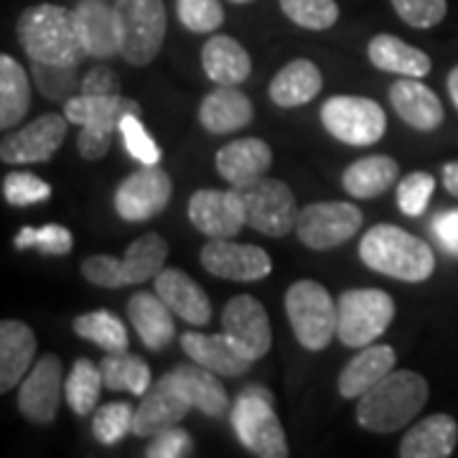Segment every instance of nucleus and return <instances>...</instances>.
<instances>
[{"label": "nucleus", "mask_w": 458, "mask_h": 458, "mask_svg": "<svg viewBox=\"0 0 458 458\" xmlns=\"http://www.w3.org/2000/svg\"><path fill=\"white\" fill-rule=\"evenodd\" d=\"M18 41L31 62L80 66L87 59L74 11L56 3H38L18 18Z\"/></svg>", "instance_id": "obj_1"}, {"label": "nucleus", "mask_w": 458, "mask_h": 458, "mask_svg": "<svg viewBox=\"0 0 458 458\" xmlns=\"http://www.w3.org/2000/svg\"><path fill=\"white\" fill-rule=\"evenodd\" d=\"M428 403L426 377L393 369L357 403V423L369 433H394L408 428Z\"/></svg>", "instance_id": "obj_2"}, {"label": "nucleus", "mask_w": 458, "mask_h": 458, "mask_svg": "<svg viewBox=\"0 0 458 458\" xmlns=\"http://www.w3.org/2000/svg\"><path fill=\"white\" fill-rule=\"evenodd\" d=\"M361 262L387 278L403 283H423L436 270L433 250L397 225H377L360 242Z\"/></svg>", "instance_id": "obj_3"}, {"label": "nucleus", "mask_w": 458, "mask_h": 458, "mask_svg": "<svg viewBox=\"0 0 458 458\" xmlns=\"http://www.w3.org/2000/svg\"><path fill=\"white\" fill-rule=\"evenodd\" d=\"M276 397L262 385H247L232 408V426L240 443L260 458L288 456V438L276 415Z\"/></svg>", "instance_id": "obj_4"}, {"label": "nucleus", "mask_w": 458, "mask_h": 458, "mask_svg": "<svg viewBox=\"0 0 458 458\" xmlns=\"http://www.w3.org/2000/svg\"><path fill=\"white\" fill-rule=\"evenodd\" d=\"M165 258H168V242L158 232H148L125 250L123 260L113 255H92L82 262V273L87 283L99 288L138 285L146 280H156V276L164 270Z\"/></svg>", "instance_id": "obj_5"}, {"label": "nucleus", "mask_w": 458, "mask_h": 458, "mask_svg": "<svg viewBox=\"0 0 458 458\" xmlns=\"http://www.w3.org/2000/svg\"><path fill=\"white\" fill-rule=\"evenodd\" d=\"M120 56L132 66L150 64L165 41L164 0H114Z\"/></svg>", "instance_id": "obj_6"}, {"label": "nucleus", "mask_w": 458, "mask_h": 458, "mask_svg": "<svg viewBox=\"0 0 458 458\" xmlns=\"http://www.w3.org/2000/svg\"><path fill=\"white\" fill-rule=\"evenodd\" d=\"M285 313L298 344L309 352H324L336 336V301L316 280H298L288 288Z\"/></svg>", "instance_id": "obj_7"}, {"label": "nucleus", "mask_w": 458, "mask_h": 458, "mask_svg": "<svg viewBox=\"0 0 458 458\" xmlns=\"http://www.w3.org/2000/svg\"><path fill=\"white\" fill-rule=\"evenodd\" d=\"M394 318L393 295L379 288L344 291L336 301V336L344 346L375 344Z\"/></svg>", "instance_id": "obj_8"}, {"label": "nucleus", "mask_w": 458, "mask_h": 458, "mask_svg": "<svg viewBox=\"0 0 458 458\" xmlns=\"http://www.w3.org/2000/svg\"><path fill=\"white\" fill-rule=\"evenodd\" d=\"M321 123L346 146H372L387 131V114L375 99L357 95L328 98L321 105Z\"/></svg>", "instance_id": "obj_9"}, {"label": "nucleus", "mask_w": 458, "mask_h": 458, "mask_svg": "<svg viewBox=\"0 0 458 458\" xmlns=\"http://www.w3.org/2000/svg\"><path fill=\"white\" fill-rule=\"evenodd\" d=\"M364 214L352 201H318L298 212L295 234L311 250H334L360 232Z\"/></svg>", "instance_id": "obj_10"}, {"label": "nucleus", "mask_w": 458, "mask_h": 458, "mask_svg": "<svg viewBox=\"0 0 458 458\" xmlns=\"http://www.w3.org/2000/svg\"><path fill=\"white\" fill-rule=\"evenodd\" d=\"M245 204L247 225L265 237H285L298 222L295 197L291 186L280 179H258L240 189Z\"/></svg>", "instance_id": "obj_11"}, {"label": "nucleus", "mask_w": 458, "mask_h": 458, "mask_svg": "<svg viewBox=\"0 0 458 458\" xmlns=\"http://www.w3.org/2000/svg\"><path fill=\"white\" fill-rule=\"evenodd\" d=\"M174 194L171 176L161 165L132 171L114 191V212L125 222H148L164 212Z\"/></svg>", "instance_id": "obj_12"}, {"label": "nucleus", "mask_w": 458, "mask_h": 458, "mask_svg": "<svg viewBox=\"0 0 458 458\" xmlns=\"http://www.w3.org/2000/svg\"><path fill=\"white\" fill-rule=\"evenodd\" d=\"M64 397V367L56 354H44L18 385V410L36 426L54 423Z\"/></svg>", "instance_id": "obj_13"}, {"label": "nucleus", "mask_w": 458, "mask_h": 458, "mask_svg": "<svg viewBox=\"0 0 458 458\" xmlns=\"http://www.w3.org/2000/svg\"><path fill=\"white\" fill-rule=\"evenodd\" d=\"M189 222L209 240H234L247 225L240 189H199L189 199Z\"/></svg>", "instance_id": "obj_14"}, {"label": "nucleus", "mask_w": 458, "mask_h": 458, "mask_svg": "<svg viewBox=\"0 0 458 458\" xmlns=\"http://www.w3.org/2000/svg\"><path fill=\"white\" fill-rule=\"evenodd\" d=\"M69 131L66 114H41L0 143L3 164H44L62 148Z\"/></svg>", "instance_id": "obj_15"}, {"label": "nucleus", "mask_w": 458, "mask_h": 458, "mask_svg": "<svg viewBox=\"0 0 458 458\" xmlns=\"http://www.w3.org/2000/svg\"><path fill=\"white\" fill-rule=\"evenodd\" d=\"M222 331L252 361L262 360L273 346L267 311L255 295H234L222 313Z\"/></svg>", "instance_id": "obj_16"}, {"label": "nucleus", "mask_w": 458, "mask_h": 458, "mask_svg": "<svg viewBox=\"0 0 458 458\" xmlns=\"http://www.w3.org/2000/svg\"><path fill=\"white\" fill-rule=\"evenodd\" d=\"M199 258L207 273L237 283H255L267 278L273 270V260L262 247L234 240H209V245L201 247Z\"/></svg>", "instance_id": "obj_17"}, {"label": "nucleus", "mask_w": 458, "mask_h": 458, "mask_svg": "<svg viewBox=\"0 0 458 458\" xmlns=\"http://www.w3.org/2000/svg\"><path fill=\"white\" fill-rule=\"evenodd\" d=\"M194 408L189 397L183 394L179 382L171 372H165L158 382L150 385V390L143 394L140 405L135 408V423H132V436L138 438H153L158 430L171 426H179L181 420Z\"/></svg>", "instance_id": "obj_18"}, {"label": "nucleus", "mask_w": 458, "mask_h": 458, "mask_svg": "<svg viewBox=\"0 0 458 458\" xmlns=\"http://www.w3.org/2000/svg\"><path fill=\"white\" fill-rule=\"evenodd\" d=\"M156 293L165 301V306L191 327H207L212 318V303L204 288L191 276L179 267H164L156 276Z\"/></svg>", "instance_id": "obj_19"}, {"label": "nucleus", "mask_w": 458, "mask_h": 458, "mask_svg": "<svg viewBox=\"0 0 458 458\" xmlns=\"http://www.w3.org/2000/svg\"><path fill=\"white\" fill-rule=\"evenodd\" d=\"M273 165V150L262 138H240L216 150V171L234 189L255 183Z\"/></svg>", "instance_id": "obj_20"}, {"label": "nucleus", "mask_w": 458, "mask_h": 458, "mask_svg": "<svg viewBox=\"0 0 458 458\" xmlns=\"http://www.w3.org/2000/svg\"><path fill=\"white\" fill-rule=\"evenodd\" d=\"M181 349L201 367L212 369L219 377H240L255 364L247 354H242L227 334H199L186 331L181 336Z\"/></svg>", "instance_id": "obj_21"}, {"label": "nucleus", "mask_w": 458, "mask_h": 458, "mask_svg": "<svg viewBox=\"0 0 458 458\" xmlns=\"http://www.w3.org/2000/svg\"><path fill=\"white\" fill-rule=\"evenodd\" d=\"M397 364V354L390 344H367L357 352V357L344 367L339 375V393L346 400H360L369 393L377 382H382Z\"/></svg>", "instance_id": "obj_22"}, {"label": "nucleus", "mask_w": 458, "mask_h": 458, "mask_svg": "<svg viewBox=\"0 0 458 458\" xmlns=\"http://www.w3.org/2000/svg\"><path fill=\"white\" fill-rule=\"evenodd\" d=\"M36 357V334L29 324L5 318L0 324V393H8L29 375Z\"/></svg>", "instance_id": "obj_23"}, {"label": "nucleus", "mask_w": 458, "mask_h": 458, "mask_svg": "<svg viewBox=\"0 0 458 458\" xmlns=\"http://www.w3.org/2000/svg\"><path fill=\"white\" fill-rule=\"evenodd\" d=\"M252 102L242 89L229 87V84H216V89L209 92L199 105V123L204 131L214 135H227V132L242 131L252 123Z\"/></svg>", "instance_id": "obj_24"}, {"label": "nucleus", "mask_w": 458, "mask_h": 458, "mask_svg": "<svg viewBox=\"0 0 458 458\" xmlns=\"http://www.w3.org/2000/svg\"><path fill=\"white\" fill-rule=\"evenodd\" d=\"M74 21H77L87 56L110 59L114 54H120L114 8H110L105 0H80L74 8Z\"/></svg>", "instance_id": "obj_25"}, {"label": "nucleus", "mask_w": 458, "mask_h": 458, "mask_svg": "<svg viewBox=\"0 0 458 458\" xmlns=\"http://www.w3.org/2000/svg\"><path fill=\"white\" fill-rule=\"evenodd\" d=\"M390 102L400 120L415 131L430 132L443 123V105L438 95L415 77H403L400 82H394L390 87Z\"/></svg>", "instance_id": "obj_26"}, {"label": "nucleus", "mask_w": 458, "mask_h": 458, "mask_svg": "<svg viewBox=\"0 0 458 458\" xmlns=\"http://www.w3.org/2000/svg\"><path fill=\"white\" fill-rule=\"evenodd\" d=\"M128 318L132 328L138 331L140 342L153 352L165 349L176 336L174 311L165 306V301L158 293H148V291L132 293L128 301Z\"/></svg>", "instance_id": "obj_27"}, {"label": "nucleus", "mask_w": 458, "mask_h": 458, "mask_svg": "<svg viewBox=\"0 0 458 458\" xmlns=\"http://www.w3.org/2000/svg\"><path fill=\"white\" fill-rule=\"evenodd\" d=\"M458 443V423L445 415L436 412L423 418L418 426H412L400 441L403 458H445L454 454Z\"/></svg>", "instance_id": "obj_28"}, {"label": "nucleus", "mask_w": 458, "mask_h": 458, "mask_svg": "<svg viewBox=\"0 0 458 458\" xmlns=\"http://www.w3.org/2000/svg\"><path fill=\"white\" fill-rule=\"evenodd\" d=\"M64 114L74 125H99L120 132V120L125 114H143V107L123 95H77L66 99Z\"/></svg>", "instance_id": "obj_29"}, {"label": "nucleus", "mask_w": 458, "mask_h": 458, "mask_svg": "<svg viewBox=\"0 0 458 458\" xmlns=\"http://www.w3.org/2000/svg\"><path fill=\"white\" fill-rule=\"evenodd\" d=\"M367 54H369V62L377 69L397 74V77L423 80L433 69V62H430L426 51H420L418 47H410L408 41L397 38L393 33H377L375 38L369 41Z\"/></svg>", "instance_id": "obj_30"}, {"label": "nucleus", "mask_w": 458, "mask_h": 458, "mask_svg": "<svg viewBox=\"0 0 458 458\" xmlns=\"http://www.w3.org/2000/svg\"><path fill=\"white\" fill-rule=\"evenodd\" d=\"M201 66L212 82L229 84V87L242 84L252 72V62H250V54L245 51V47L240 41H234L232 36H225V33H214L212 38L204 44Z\"/></svg>", "instance_id": "obj_31"}, {"label": "nucleus", "mask_w": 458, "mask_h": 458, "mask_svg": "<svg viewBox=\"0 0 458 458\" xmlns=\"http://www.w3.org/2000/svg\"><path fill=\"white\" fill-rule=\"evenodd\" d=\"M324 87L321 69L311 59H293L270 82V99L278 107H301L318 98Z\"/></svg>", "instance_id": "obj_32"}, {"label": "nucleus", "mask_w": 458, "mask_h": 458, "mask_svg": "<svg viewBox=\"0 0 458 458\" xmlns=\"http://www.w3.org/2000/svg\"><path fill=\"white\" fill-rule=\"evenodd\" d=\"M174 379L179 382L183 394L189 397V403L197 410H201L209 418L225 415L229 408V394L225 385L219 382V375L201 367V364H179L176 369H171Z\"/></svg>", "instance_id": "obj_33"}, {"label": "nucleus", "mask_w": 458, "mask_h": 458, "mask_svg": "<svg viewBox=\"0 0 458 458\" xmlns=\"http://www.w3.org/2000/svg\"><path fill=\"white\" fill-rule=\"evenodd\" d=\"M400 165L390 156H367L344 171L342 186L349 197L377 199L385 194L393 183H397Z\"/></svg>", "instance_id": "obj_34"}, {"label": "nucleus", "mask_w": 458, "mask_h": 458, "mask_svg": "<svg viewBox=\"0 0 458 458\" xmlns=\"http://www.w3.org/2000/svg\"><path fill=\"white\" fill-rule=\"evenodd\" d=\"M31 107V80L29 72L18 64L13 56H0V128L8 131L23 117Z\"/></svg>", "instance_id": "obj_35"}, {"label": "nucleus", "mask_w": 458, "mask_h": 458, "mask_svg": "<svg viewBox=\"0 0 458 458\" xmlns=\"http://www.w3.org/2000/svg\"><path fill=\"white\" fill-rule=\"evenodd\" d=\"M99 369H102L105 387L113 393L125 390V393L143 397L153 385L150 367L146 364V360L128 354V349L125 352H107V357L99 361Z\"/></svg>", "instance_id": "obj_36"}, {"label": "nucleus", "mask_w": 458, "mask_h": 458, "mask_svg": "<svg viewBox=\"0 0 458 458\" xmlns=\"http://www.w3.org/2000/svg\"><path fill=\"white\" fill-rule=\"evenodd\" d=\"M102 387H105V379H102L99 364H92V360H84V357L77 360L72 364V372L64 382V397L69 408L77 415H89L98 408Z\"/></svg>", "instance_id": "obj_37"}, {"label": "nucleus", "mask_w": 458, "mask_h": 458, "mask_svg": "<svg viewBox=\"0 0 458 458\" xmlns=\"http://www.w3.org/2000/svg\"><path fill=\"white\" fill-rule=\"evenodd\" d=\"M74 331L87 342L98 344L105 352L128 349V328L110 311H89L74 318Z\"/></svg>", "instance_id": "obj_38"}, {"label": "nucleus", "mask_w": 458, "mask_h": 458, "mask_svg": "<svg viewBox=\"0 0 458 458\" xmlns=\"http://www.w3.org/2000/svg\"><path fill=\"white\" fill-rule=\"evenodd\" d=\"M31 77L36 82V89L47 99L54 102H66L74 98V89L80 87L77 77V66H62V64H44V62H33Z\"/></svg>", "instance_id": "obj_39"}, {"label": "nucleus", "mask_w": 458, "mask_h": 458, "mask_svg": "<svg viewBox=\"0 0 458 458\" xmlns=\"http://www.w3.org/2000/svg\"><path fill=\"white\" fill-rule=\"evenodd\" d=\"M280 8L295 26L309 31H327L339 21L336 0H280Z\"/></svg>", "instance_id": "obj_40"}, {"label": "nucleus", "mask_w": 458, "mask_h": 458, "mask_svg": "<svg viewBox=\"0 0 458 458\" xmlns=\"http://www.w3.org/2000/svg\"><path fill=\"white\" fill-rule=\"evenodd\" d=\"M132 423H135V410L128 403H107L95 412L92 418V436L98 438L102 445H113V443L123 441L128 433H132Z\"/></svg>", "instance_id": "obj_41"}, {"label": "nucleus", "mask_w": 458, "mask_h": 458, "mask_svg": "<svg viewBox=\"0 0 458 458\" xmlns=\"http://www.w3.org/2000/svg\"><path fill=\"white\" fill-rule=\"evenodd\" d=\"M120 135H123L125 150L131 153L138 164L158 165V161H161V148L153 140V135L146 131L140 114H125L120 120Z\"/></svg>", "instance_id": "obj_42"}, {"label": "nucleus", "mask_w": 458, "mask_h": 458, "mask_svg": "<svg viewBox=\"0 0 458 458\" xmlns=\"http://www.w3.org/2000/svg\"><path fill=\"white\" fill-rule=\"evenodd\" d=\"M3 199L13 207H31L51 199V186L29 171H11L3 179Z\"/></svg>", "instance_id": "obj_43"}, {"label": "nucleus", "mask_w": 458, "mask_h": 458, "mask_svg": "<svg viewBox=\"0 0 458 458\" xmlns=\"http://www.w3.org/2000/svg\"><path fill=\"white\" fill-rule=\"evenodd\" d=\"M74 245V237L64 225H44V227L33 229L23 227L16 234V247L18 250H29L36 247L41 250L44 255H66Z\"/></svg>", "instance_id": "obj_44"}, {"label": "nucleus", "mask_w": 458, "mask_h": 458, "mask_svg": "<svg viewBox=\"0 0 458 458\" xmlns=\"http://www.w3.org/2000/svg\"><path fill=\"white\" fill-rule=\"evenodd\" d=\"M176 13L194 33H214L225 23V8L219 0H176Z\"/></svg>", "instance_id": "obj_45"}, {"label": "nucleus", "mask_w": 458, "mask_h": 458, "mask_svg": "<svg viewBox=\"0 0 458 458\" xmlns=\"http://www.w3.org/2000/svg\"><path fill=\"white\" fill-rule=\"evenodd\" d=\"M436 191V179L426 171L408 174L397 183V207L408 216H420L428 209V201Z\"/></svg>", "instance_id": "obj_46"}, {"label": "nucleus", "mask_w": 458, "mask_h": 458, "mask_svg": "<svg viewBox=\"0 0 458 458\" xmlns=\"http://www.w3.org/2000/svg\"><path fill=\"white\" fill-rule=\"evenodd\" d=\"M393 8L412 29H433L448 13L445 0H393Z\"/></svg>", "instance_id": "obj_47"}, {"label": "nucleus", "mask_w": 458, "mask_h": 458, "mask_svg": "<svg viewBox=\"0 0 458 458\" xmlns=\"http://www.w3.org/2000/svg\"><path fill=\"white\" fill-rule=\"evenodd\" d=\"M194 451V441L183 428H164L153 436V441L146 448L148 458H181Z\"/></svg>", "instance_id": "obj_48"}, {"label": "nucleus", "mask_w": 458, "mask_h": 458, "mask_svg": "<svg viewBox=\"0 0 458 458\" xmlns=\"http://www.w3.org/2000/svg\"><path fill=\"white\" fill-rule=\"evenodd\" d=\"M113 132L110 128H99V125H82V131L77 135V150L84 161H98L102 158L110 143H113Z\"/></svg>", "instance_id": "obj_49"}, {"label": "nucleus", "mask_w": 458, "mask_h": 458, "mask_svg": "<svg viewBox=\"0 0 458 458\" xmlns=\"http://www.w3.org/2000/svg\"><path fill=\"white\" fill-rule=\"evenodd\" d=\"M80 92L82 95H120V80L110 66L98 64L84 74Z\"/></svg>", "instance_id": "obj_50"}, {"label": "nucleus", "mask_w": 458, "mask_h": 458, "mask_svg": "<svg viewBox=\"0 0 458 458\" xmlns=\"http://www.w3.org/2000/svg\"><path fill=\"white\" fill-rule=\"evenodd\" d=\"M433 232L448 252L458 255V209H448L433 216Z\"/></svg>", "instance_id": "obj_51"}, {"label": "nucleus", "mask_w": 458, "mask_h": 458, "mask_svg": "<svg viewBox=\"0 0 458 458\" xmlns=\"http://www.w3.org/2000/svg\"><path fill=\"white\" fill-rule=\"evenodd\" d=\"M441 176H443V186H445L454 197H458V161H451V164L443 165Z\"/></svg>", "instance_id": "obj_52"}, {"label": "nucleus", "mask_w": 458, "mask_h": 458, "mask_svg": "<svg viewBox=\"0 0 458 458\" xmlns=\"http://www.w3.org/2000/svg\"><path fill=\"white\" fill-rule=\"evenodd\" d=\"M448 95L454 99V105H456L458 110V66L451 69V74H448Z\"/></svg>", "instance_id": "obj_53"}, {"label": "nucleus", "mask_w": 458, "mask_h": 458, "mask_svg": "<svg viewBox=\"0 0 458 458\" xmlns=\"http://www.w3.org/2000/svg\"><path fill=\"white\" fill-rule=\"evenodd\" d=\"M232 3H250V0H232Z\"/></svg>", "instance_id": "obj_54"}]
</instances>
